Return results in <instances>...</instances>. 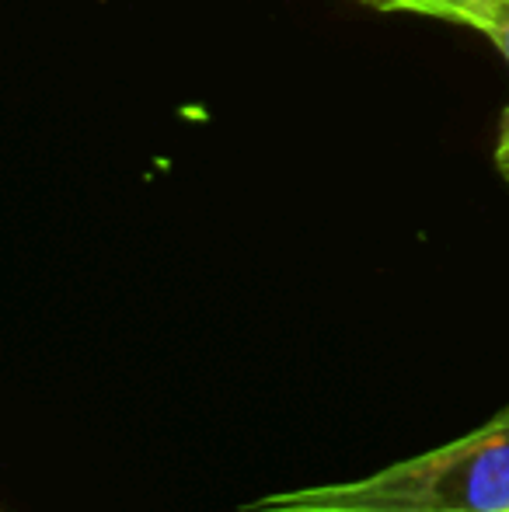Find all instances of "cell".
<instances>
[{
  "instance_id": "obj_1",
  "label": "cell",
  "mask_w": 509,
  "mask_h": 512,
  "mask_svg": "<svg viewBox=\"0 0 509 512\" xmlns=\"http://www.w3.org/2000/svg\"><path fill=\"white\" fill-rule=\"evenodd\" d=\"M245 512H509V405L454 443L367 478L269 492Z\"/></svg>"
},
{
  "instance_id": "obj_2",
  "label": "cell",
  "mask_w": 509,
  "mask_h": 512,
  "mask_svg": "<svg viewBox=\"0 0 509 512\" xmlns=\"http://www.w3.org/2000/svg\"><path fill=\"white\" fill-rule=\"evenodd\" d=\"M356 4H367L374 11L391 14H419V18L454 21V25H468L475 32H485V28L496 25L509 11V0H356Z\"/></svg>"
},
{
  "instance_id": "obj_3",
  "label": "cell",
  "mask_w": 509,
  "mask_h": 512,
  "mask_svg": "<svg viewBox=\"0 0 509 512\" xmlns=\"http://www.w3.org/2000/svg\"><path fill=\"white\" fill-rule=\"evenodd\" d=\"M496 171L509 185V108L503 112V126H499V143H496Z\"/></svg>"
},
{
  "instance_id": "obj_4",
  "label": "cell",
  "mask_w": 509,
  "mask_h": 512,
  "mask_svg": "<svg viewBox=\"0 0 509 512\" xmlns=\"http://www.w3.org/2000/svg\"><path fill=\"white\" fill-rule=\"evenodd\" d=\"M482 35H489V42L499 49V53H503V60L509 63V11L503 14V18L496 21V25H489V28H485Z\"/></svg>"
}]
</instances>
